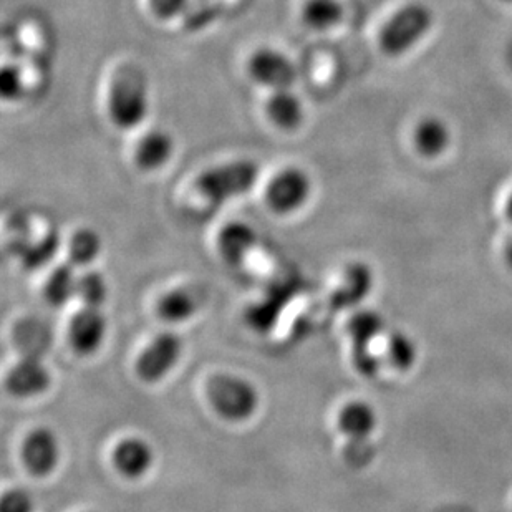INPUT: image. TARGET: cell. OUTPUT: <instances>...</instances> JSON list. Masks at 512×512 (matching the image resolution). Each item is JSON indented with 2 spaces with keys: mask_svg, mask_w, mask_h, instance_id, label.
<instances>
[{
  "mask_svg": "<svg viewBox=\"0 0 512 512\" xmlns=\"http://www.w3.org/2000/svg\"><path fill=\"white\" fill-rule=\"evenodd\" d=\"M436 14L421 0L398 7L378 32V47L388 58H401L420 47L435 30Z\"/></svg>",
  "mask_w": 512,
  "mask_h": 512,
  "instance_id": "cell-1",
  "label": "cell"
},
{
  "mask_svg": "<svg viewBox=\"0 0 512 512\" xmlns=\"http://www.w3.org/2000/svg\"><path fill=\"white\" fill-rule=\"evenodd\" d=\"M150 112L148 80L140 67L133 63L121 65L108 95V115L120 130H133L145 121Z\"/></svg>",
  "mask_w": 512,
  "mask_h": 512,
  "instance_id": "cell-2",
  "label": "cell"
},
{
  "mask_svg": "<svg viewBox=\"0 0 512 512\" xmlns=\"http://www.w3.org/2000/svg\"><path fill=\"white\" fill-rule=\"evenodd\" d=\"M259 165L252 160H234L199 174L196 188L211 203L221 204L249 193L259 179Z\"/></svg>",
  "mask_w": 512,
  "mask_h": 512,
  "instance_id": "cell-3",
  "label": "cell"
},
{
  "mask_svg": "<svg viewBox=\"0 0 512 512\" xmlns=\"http://www.w3.org/2000/svg\"><path fill=\"white\" fill-rule=\"evenodd\" d=\"M208 398L219 415L231 421L251 418L259 406V393L246 378L221 373L208 383Z\"/></svg>",
  "mask_w": 512,
  "mask_h": 512,
  "instance_id": "cell-4",
  "label": "cell"
},
{
  "mask_svg": "<svg viewBox=\"0 0 512 512\" xmlns=\"http://www.w3.org/2000/svg\"><path fill=\"white\" fill-rule=\"evenodd\" d=\"M312 181L300 168H285L267 186V204L277 214L295 213L309 201Z\"/></svg>",
  "mask_w": 512,
  "mask_h": 512,
  "instance_id": "cell-5",
  "label": "cell"
},
{
  "mask_svg": "<svg viewBox=\"0 0 512 512\" xmlns=\"http://www.w3.org/2000/svg\"><path fill=\"white\" fill-rule=\"evenodd\" d=\"M183 353L178 335L165 332L151 340L136 362V372L145 382L155 383L176 367Z\"/></svg>",
  "mask_w": 512,
  "mask_h": 512,
  "instance_id": "cell-6",
  "label": "cell"
},
{
  "mask_svg": "<svg viewBox=\"0 0 512 512\" xmlns=\"http://www.w3.org/2000/svg\"><path fill=\"white\" fill-rule=\"evenodd\" d=\"M247 70L254 82L272 92L292 88L297 80V70L292 60L279 50L261 49L249 58Z\"/></svg>",
  "mask_w": 512,
  "mask_h": 512,
  "instance_id": "cell-7",
  "label": "cell"
},
{
  "mask_svg": "<svg viewBox=\"0 0 512 512\" xmlns=\"http://www.w3.org/2000/svg\"><path fill=\"white\" fill-rule=\"evenodd\" d=\"M411 143L421 160H441L453 146V130L445 118L426 115L416 121L411 133Z\"/></svg>",
  "mask_w": 512,
  "mask_h": 512,
  "instance_id": "cell-8",
  "label": "cell"
},
{
  "mask_svg": "<svg viewBox=\"0 0 512 512\" xmlns=\"http://www.w3.org/2000/svg\"><path fill=\"white\" fill-rule=\"evenodd\" d=\"M22 459L35 476H47L57 468L60 461V443L54 431L37 428L25 438L22 445Z\"/></svg>",
  "mask_w": 512,
  "mask_h": 512,
  "instance_id": "cell-9",
  "label": "cell"
},
{
  "mask_svg": "<svg viewBox=\"0 0 512 512\" xmlns=\"http://www.w3.org/2000/svg\"><path fill=\"white\" fill-rule=\"evenodd\" d=\"M68 337L72 347L78 353L88 355V353L97 352L107 337V319L102 314V310L83 307L70 322Z\"/></svg>",
  "mask_w": 512,
  "mask_h": 512,
  "instance_id": "cell-10",
  "label": "cell"
},
{
  "mask_svg": "<svg viewBox=\"0 0 512 512\" xmlns=\"http://www.w3.org/2000/svg\"><path fill=\"white\" fill-rule=\"evenodd\" d=\"M50 385V373L37 357H25L7 375V390L14 397L30 398L44 393Z\"/></svg>",
  "mask_w": 512,
  "mask_h": 512,
  "instance_id": "cell-11",
  "label": "cell"
},
{
  "mask_svg": "<svg viewBox=\"0 0 512 512\" xmlns=\"http://www.w3.org/2000/svg\"><path fill=\"white\" fill-rule=\"evenodd\" d=\"M155 463V453L150 443L141 438H125L113 451V464L125 478L138 479L145 476Z\"/></svg>",
  "mask_w": 512,
  "mask_h": 512,
  "instance_id": "cell-12",
  "label": "cell"
},
{
  "mask_svg": "<svg viewBox=\"0 0 512 512\" xmlns=\"http://www.w3.org/2000/svg\"><path fill=\"white\" fill-rule=\"evenodd\" d=\"M337 423L348 441L370 440L378 426L377 410L367 401H348L340 410Z\"/></svg>",
  "mask_w": 512,
  "mask_h": 512,
  "instance_id": "cell-13",
  "label": "cell"
},
{
  "mask_svg": "<svg viewBox=\"0 0 512 512\" xmlns=\"http://www.w3.org/2000/svg\"><path fill=\"white\" fill-rule=\"evenodd\" d=\"M372 287L373 274L370 267L362 262H355L345 269L342 284L332 297V302L340 309H350L353 305L360 304L370 294Z\"/></svg>",
  "mask_w": 512,
  "mask_h": 512,
  "instance_id": "cell-14",
  "label": "cell"
},
{
  "mask_svg": "<svg viewBox=\"0 0 512 512\" xmlns=\"http://www.w3.org/2000/svg\"><path fill=\"white\" fill-rule=\"evenodd\" d=\"M173 153V136L165 130H153L136 146V163L143 171L160 170L171 160Z\"/></svg>",
  "mask_w": 512,
  "mask_h": 512,
  "instance_id": "cell-15",
  "label": "cell"
},
{
  "mask_svg": "<svg viewBox=\"0 0 512 512\" xmlns=\"http://www.w3.org/2000/svg\"><path fill=\"white\" fill-rule=\"evenodd\" d=\"M256 242V231L249 224L231 223L219 232V251L232 266L242 264Z\"/></svg>",
  "mask_w": 512,
  "mask_h": 512,
  "instance_id": "cell-16",
  "label": "cell"
},
{
  "mask_svg": "<svg viewBox=\"0 0 512 512\" xmlns=\"http://www.w3.org/2000/svg\"><path fill=\"white\" fill-rule=\"evenodd\" d=\"M266 108L272 123L284 131L297 130L305 118L304 105L292 88L272 92Z\"/></svg>",
  "mask_w": 512,
  "mask_h": 512,
  "instance_id": "cell-17",
  "label": "cell"
},
{
  "mask_svg": "<svg viewBox=\"0 0 512 512\" xmlns=\"http://www.w3.org/2000/svg\"><path fill=\"white\" fill-rule=\"evenodd\" d=\"M385 325V319L375 310H358L347 325L353 348L372 347L373 340L385 332Z\"/></svg>",
  "mask_w": 512,
  "mask_h": 512,
  "instance_id": "cell-18",
  "label": "cell"
},
{
  "mask_svg": "<svg viewBox=\"0 0 512 512\" xmlns=\"http://www.w3.org/2000/svg\"><path fill=\"white\" fill-rule=\"evenodd\" d=\"M345 10L340 0H307L302 7V19L310 29L330 30L343 20Z\"/></svg>",
  "mask_w": 512,
  "mask_h": 512,
  "instance_id": "cell-19",
  "label": "cell"
},
{
  "mask_svg": "<svg viewBox=\"0 0 512 512\" xmlns=\"http://www.w3.org/2000/svg\"><path fill=\"white\" fill-rule=\"evenodd\" d=\"M199 309V295L191 289L171 290L160 300L158 312L168 322H184Z\"/></svg>",
  "mask_w": 512,
  "mask_h": 512,
  "instance_id": "cell-20",
  "label": "cell"
},
{
  "mask_svg": "<svg viewBox=\"0 0 512 512\" xmlns=\"http://www.w3.org/2000/svg\"><path fill=\"white\" fill-rule=\"evenodd\" d=\"M385 360L397 372H410L418 362V345H416L415 340L411 339L410 335L403 334V332H393L387 339Z\"/></svg>",
  "mask_w": 512,
  "mask_h": 512,
  "instance_id": "cell-21",
  "label": "cell"
},
{
  "mask_svg": "<svg viewBox=\"0 0 512 512\" xmlns=\"http://www.w3.org/2000/svg\"><path fill=\"white\" fill-rule=\"evenodd\" d=\"M78 276L73 271V264H62L55 267L45 284V295L52 305L67 304L68 300L77 297Z\"/></svg>",
  "mask_w": 512,
  "mask_h": 512,
  "instance_id": "cell-22",
  "label": "cell"
},
{
  "mask_svg": "<svg viewBox=\"0 0 512 512\" xmlns=\"http://www.w3.org/2000/svg\"><path fill=\"white\" fill-rule=\"evenodd\" d=\"M102 252V239L93 229H80L75 232L70 241V262L73 266H88Z\"/></svg>",
  "mask_w": 512,
  "mask_h": 512,
  "instance_id": "cell-23",
  "label": "cell"
},
{
  "mask_svg": "<svg viewBox=\"0 0 512 512\" xmlns=\"http://www.w3.org/2000/svg\"><path fill=\"white\" fill-rule=\"evenodd\" d=\"M108 285L105 277L97 271H88L78 276L77 297L85 307L100 309L107 300Z\"/></svg>",
  "mask_w": 512,
  "mask_h": 512,
  "instance_id": "cell-24",
  "label": "cell"
},
{
  "mask_svg": "<svg viewBox=\"0 0 512 512\" xmlns=\"http://www.w3.org/2000/svg\"><path fill=\"white\" fill-rule=\"evenodd\" d=\"M353 365L363 377H375L380 372L382 360L372 352V347L353 348Z\"/></svg>",
  "mask_w": 512,
  "mask_h": 512,
  "instance_id": "cell-25",
  "label": "cell"
},
{
  "mask_svg": "<svg viewBox=\"0 0 512 512\" xmlns=\"http://www.w3.org/2000/svg\"><path fill=\"white\" fill-rule=\"evenodd\" d=\"M0 512H34V499L24 489H12L4 494Z\"/></svg>",
  "mask_w": 512,
  "mask_h": 512,
  "instance_id": "cell-26",
  "label": "cell"
},
{
  "mask_svg": "<svg viewBox=\"0 0 512 512\" xmlns=\"http://www.w3.org/2000/svg\"><path fill=\"white\" fill-rule=\"evenodd\" d=\"M189 0H150L151 10L163 20L174 19L188 9Z\"/></svg>",
  "mask_w": 512,
  "mask_h": 512,
  "instance_id": "cell-27",
  "label": "cell"
},
{
  "mask_svg": "<svg viewBox=\"0 0 512 512\" xmlns=\"http://www.w3.org/2000/svg\"><path fill=\"white\" fill-rule=\"evenodd\" d=\"M372 459V450L368 448V440L350 441L347 448V461L353 466H363Z\"/></svg>",
  "mask_w": 512,
  "mask_h": 512,
  "instance_id": "cell-28",
  "label": "cell"
},
{
  "mask_svg": "<svg viewBox=\"0 0 512 512\" xmlns=\"http://www.w3.org/2000/svg\"><path fill=\"white\" fill-rule=\"evenodd\" d=\"M20 92V75L14 68H4L2 73V95L4 98H15Z\"/></svg>",
  "mask_w": 512,
  "mask_h": 512,
  "instance_id": "cell-29",
  "label": "cell"
},
{
  "mask_svg": "<svg viewBox=\"0 0 512 512\" xmlns=\"http://www.w3.org/2000/svg\"><path fill=\"white\" fill-rule=\"evenodd\" d=\"M504 262H506V266L512 271V239L508 241V244L504 247Z\"/></svg>",
  "mask_w": 512,
  "mask_h": 512,
  "instance_id": "cell-30",
  "label": "cell"
},
{
  "mask_svg": "<svg viewBox=\"0 0 512 512\" xmlns=\"http://www.w3.org/2000/svg\"><path fill=\"white\" fill-rule=\"evenodd\" d=\"M504 214H506V219H508L509 223L512 224V191L508 194L506 203H504Z\"/></svg>",
  "mask_w": 512,
  "mask_h": 512,
  "instance_id": "cell-31",
  "label": "cell"
},
{
  "mask_svg": "<svg viewBox=\"0 0 512 512\" xmlns=\"http://www.w3.org/2000/svg\"><path fill=\"white\" fill-rule=\"evenodd\" d=\"M501 2H503V4H506V5H511V7H512V0H501Z\"/></svg>",
  "mask_w": 512,
  "mask_h": 512,
  "instance_id": "cell-32",
  "label": "cell"
}]
</instances>
